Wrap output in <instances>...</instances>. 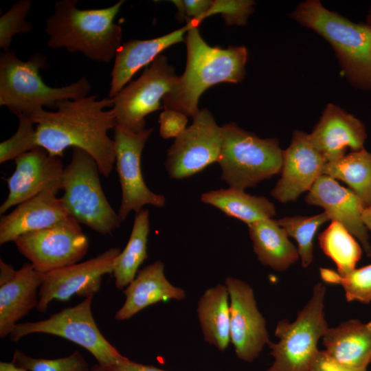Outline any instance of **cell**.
<instances>
[{
    "instance_id": "cell-27",
    "label": "cell",
    "mask_w": 371,
    "mask_h": 371,
    "mask_svg": "<svg viewBox=\"0 0 371 371\" xmlns=\"http://www.w3.org/2000/svg\"><path fill=\"white\" fill-rule=\"evenodd\" d=\"M201 201L247 225L276 214L274 205L266 197L251 195L231 187L206 192L201 194Z\"/></svg>"
},
{
    "instance_id": "cell-1",
    "label": "cell",
    "mask_w": 371,
    "mask_h": 371,
    "mask_svg": "<svg viewBox=\"0 0 371 371\" xmlns=\"http://www.w3.org/2000/svg\"><path fill=\"white\" fill-rule=\"evenodd\" d=\"M113 106V99L98 100L91 95L58 102L56 111L43 109L28 117L36 125L38 146L60 158L68 147L80 148L94 159L100 172L109 177L115 164V141L108 135L117 126Z\"/></svg>"
},
{
    "instance_id": "cell-6",
    "label": "cell",
    "mask_w": 371,
    "mask_h": 371,
    "mask_svg": "<svg viewBox=\"0 0 371 371\" xmlns=\"http://www.w3.org/2000/svg\"><path fill=\"white\" fill-rule=\"evenodd\" d=\"M222 131L217 163L221 179L229 187L244 190L280 172L283 150L278 139L260 138L233 122L222 126Z\"/></svg>"
},
{
    "instance_id": "cell-13",
    "label": "cell",
    "mask_w": 371,
    "mask_h": 371,
    "mask_svg": "<svg viewBox=\"0 0 371 371\" xmlns=\"http://www.w3.org/2000/svg\"><path fill=\"white\" fill-rule=\"evenodd\" d=\"M153 131L150 128L133 133L118 125L114 128L115 165L122 188L118 215L122 223L130 212L137 214L146 205L163 207L166 204L164 195L148 188L142 172V153Z\"/></svg>"
},
{
    "instance_id": "cell-31",
    "label": "cell",
    "mask_w": 371,
    "mask_h": 371,
    "mask_svg": "<svg viewBox=\"0 0 371 371\" xmlns=\"http://www.w3.org/2000/svg\"><path fill=\"white\" fill-rule=\"evenodd\" d=\"M329 220L325 212L311 216H286L277 220L289 237L296 240L301 264L304 268L309 267L313 260V240L317 231Z\"/></svg>"
},
{
    "instance_id": "cell-33",
    "label": "cell",
    "mask_w": 371,
    "mask_h": 371,
    "mask_svg": "<svg viewBox=\"0 0 371 371\" xmlns=\"http://www.w3.org/2000/svg\"><path fill=\"white\" fill-rule=\"evenodd\" d=\"M12 362L27 371H89L87 362L78 351L63 358L44 359L32 358L16 350Z\"/></svg>"
},
{
    "instance_id": "cell-32",
    "label": "cell",
    "mask_w": 371,
    "mask_h": 371,
    "mask_svg": "<svg viewBox=\"0 0 371 371\" xmlns=\"http://www.w3.org/2000/svg\"><path fill=\"white\" fill-rule=\"evenodd\" d=\"M319 271L324 282L342 286L347 302H371V264L344 275L326 268H321Z\"/></svg>"
},
{
    "instance_id": "cell-14",
    "label": "cell",
    "mask_w": 371,
    "mask_h": 371,
    "mask_svg": "<svg viewBox=\"0 0 371 371\" xmlns=\"http://www.w3.org/2000/svg\"><path fill=\"white\" fill-rule=\"evenodd\" d=\"M224 284L229 297L231 343L236 357L251 363L271 341L265 319L257 306L254 290L248 283L229 276Z\"/></svg>"
},
{
    "instance_id": "cell-42",
    "label": "cell",
    "mask_w": 371,
    "mask_h": 371,
    "mask_svg": "<svg viewBox=\"0 0 371 371\" xmlns=\"http://www.w3.org/2000/svg\"><path fill=\"white\" fill-rule=\"evenodd\" d=\"M0 371H27V370L16 366L12 362L11 363L1 362Z\"/></svg>"
},
{
    "instance_id": "cell-30",
    "label": "cell",
    "mask_w": 371,
    "mask_h": 371,
    "mask_svg": "<svg viewBox=\"0 0 371 371\" xmlns=\"http://www.w3.org/2000/svg\"><path fill=\"white\" fill-rule=\"evenodd\" d=\"M323 252L336 265L337 273L344 275L356 268L363 249L358 240L341 223L331 221L318 236Z\"/></svg>"
},
{
    "instance_id": "cell-39",
    "label": "cell",
    "mask_w": 371,
    "mask_h": 371,
    "mask_svg": "<svg viewBox=\"0 0 371 371\" xmlns=\"http://www.w3.org/2000/svg\"><path fill=\"white\" fill-rule=\"evenodd\" d=\"M311 371H367V369L357 370L347 367L333 360L324 350H319L313 361Z\"/></svg>"
},
{
    "instance_id": "cell-44",
    "label": "cell",
    "mask_w": 371,
    "mask_h": 371,
    "mask_svg": "<svg viewBox=\"0 0 371 371\" xmlns=\"http://www.w3.org/2000/svg\"><path fill=\"white\" fill-rule=\"evenodd\" d=\"M366 21H367V25L371 26V6L368 10V12L366 16Z\"/></svg>"
},
{
    "instance_id": "cell-12",
    "label": "cell",
    "mask_w": 371,
    "mask_h": 371,
    "mask_svg": "<svg viewBox=\"0 0 371 371\" xmlns=\"http://www.w3.org/2000/svg\"><path fill=\"white\" fill-rule=\"evenodd\" d=\"M223 139L222 126L212 113L200 109L192 124L177 138L167 152L165 166L174 179L191 177L217 162Z\"/></svg>"
},
{
    "instance_id": "cell-16",
    "label": "cell",
    "mask_w": 371,
    "mask_h": 371,
    "mask_svg": "<svg viewBox=\"0 0 371 371\" xmlns=\"http://www.w3.org/2000/svg\"><path fill=\"white\" fill-rule=\"evenodd\" d=\"M16 168L5 180L8 194L0 206L2 215L10 207L44 191L55 194L63 190L65 168L60 158L38 146L14 159Z\"/></svg>"
},
{
    "instance_id": "cell-4",
    "label": "cell",
    "mask_w": 371,
    "mask_h": 371,
    "mask_svg": "<svg viewBox=\"0 0 371 371\" xmlns=\"http://www.w3.org/2000/svg\"><path fill=\"white\" fill-rule=\"evenodd\" d=\"M326 40L351 85L371 91V27L325 8L319 0L301 2L290 14Z\"/></svg>"
},
{
    "instance_id": "cell-35",
    "label": "cell",
    "mask_w": 371,
    "mask_h": 371,
    "mask_svg": "<svg viewBox=\"0 0 371 371\" xmlns=\"http://www.w3.org/2000/svg\"><path fill=\"white\" fill-rule=\"evenodd\" d=\"M19 126L16 133L0 144V163L15 159L19 156L38 147L36 128L26 115H18Z\"/></svg>"
},
{
    "instance_id": "cell-40",
    "label": "cell",
    "mask_w": 371,
    "mask_h": 371,
    "mask_svg": "<svg viewBox=\"0 0 371 371\" xmlns=\"http://www.w3.org/2000/svg\"><path fill=\"white\" fill-rule=\"evenodd\" d=\"M106 368L110 371H167L153 366L144 365L134 362L128 358L116 365Z\"/></svg>"
},
{
    "instance_id": "cell-21",
    "label": "cell",
    "mask_w": 371,
    "mask_h": 371,
    "mask_svg": "<svg viewBox=\"0 0 371 371\" xmlns=\"http://www.w3.org/2000/svg\"><path fill=\"white\" fill-rule=\"evenodd\" d=\"M44 191L19 204L0 218V244L29 232L51 227L69 217L61 197Z\"/></svg>"
},
{
    "instance_id": "cell-8",
    "label": "cell",
    "mask_w": 371,
    "mask_h": 371,
    "mask_svg": "<svg viewBox=\"0 0 371 371\" xmlns=\"http://www.w3.org/2000/svg\"><path fill=\"white\" fill-rule=\"evenodd\" d=\"M99 172L88 153L73 148L71 161L64 170L61 198L70 216L95 232L109 235L122 221L105 196Z\"/></svg>"
},
{
    "instance_id": "cell-28",
    "label": "cell",
    "mask_w": 371,
    "mask_h": 371,
    "mask_svg": "<svg viewBox=\"0 0 371 371\" xmlns=\"http://www.w3.org/2000/svg\"><path fill=\"white\" fill-rule=\"evenodd\" d=\"M149 231V212L142 209L135 214L128 243L114 262L112 274L118 289L126 287L133 280L139 267L147 258Z\"/></svg>"
},
{
    "instance_id": "cell-11",
    "label": "cell",
    "mask_w": 371,
    "mask_h": 371,
    "mask_svg": "<svg viewBox=\"0 0 371 371\" xmlns=\"http://www.w3.org/2000/svg\"><path fill=\"white\" fill-rule=\"evenodd\" d=\"M18 251L43 274L76 264L87 253L89 242L71 216L14 240Z\"/></svg>"
},
{
    "instance_id": "cell-20",
    "label": "cell",
    "mask_w": 371,
    "mask_h": 371,
    "mask_svg": "<svg viewBox=\"0 0 371 371\" xmlns=\"http://www.w3.org/2000/svg\"><path fill=\"white\" fill-rule=\"evenodd\" d=\"M308 136L326 162H330L346 155L348 148L352 151L364 148L367 133L360 120L328 103Z\"/></svg>"
},
{
    "instance_id": "cell-26",
    "label": "cell",
    "mask_w": 371,
    "mask_h": 371,
    "mask_svg": "<svg viewBox=\"0 0 371 371\" xmlns=\"http://www.w3.org/2000/svg\"><path fill=\"white\" fill-rule=\"evenodd\" d=\"M196 313L205 341L223 352L230 341L229 297L225 284H217L200 297Z\"/></svg>"
},
{
    "instance_id": "cell-38",
    "label": "cell",
    "mask_w": 371,
    "mask_h": 371,
    "mask_svg": "<svg viewBox=\"0 0 371 371\" xmlns=\"http://www.w3.org/2000/svg\"><path fill=\"white\" fill-rule=\"evenodd\" d=\"M188 116L183 113L164 109L159 115V133L164 139L177 138L187 128Z\"/></svg>"
},
{
    "instance_id": "cell-19",
    "label": "cell",
    "mask_w": 371,
    "mask_h": 371,
    "mask_svg": "<svg viewBox=\"0 0 371 371\" xmlns=\"http://www.w3.org/2000/svg\"><path fill=\"white\" fill-rule=\"evenodd\" d=\"M305 201L322 207L330 219L343 225L358 240L366 256H371L368 229L362 219L365 206L353 191L322 175L308 191Z\"/></svg>"
},
{
    "instance_id": "cell-22",
    "label": "cell",
    "mask_w": 371,
    "mask_h": 371,
    "mask_svg": "<svg viewBox=\"0 0 371 371\" xmlns=\"http://www.w3.org/2000/svg\"><path fill=\"white\" fill-rule=\"evenodd\" d=\"M192 26L183 27L167 34L148 40H130L122 44L114 58L111 73L109 98H113L140 69L151 63L164 49L185 40Z\"/></svg>"
},
{
    "instance_id": "cell-24",
    "label": "cell",
    "mask_w": 371,
    "mask_h": 371,
    "mask_svg": "<svg viewBox=\"0 0 371 371\" xmlns=\"http://www.w3.org/2000/svg\"><path fill=\"white\" fill-rule=\"evenodd\" d=\"M322 339L325 352L339 363L357 370L371 363V321L349 319L328 327Z\"/></svg>"
},
{
    "instance_id": "cell-36",
    "label": "cell",
    "mask_w": 371,
    "mask_h": 371,
    "mask_svg": "<svg viewBox=\"0 0 371 371\" xmlns=\"http://www.w3.org/2000/svg\"><path fill=\"white\" fill-rule=\"evenodd\" d=\"M255 5L251 0H212L206 18L221 14L227 25H245L254 12Z\"/></svg>"
},
{
    "instance_id": "cell-5",
    "label": "cell",
    "mask_w": 371,
    "mask_h": 371,
    "mask_svg": "<svg viewBox=\"0 0 371 371\" xmlns=\"http://www.w3.org/2000/svg\"><path fill=\"white\" fill-rule=\"evenodd\" d=\"M49 67L47 57L33 54L27 60L17 58L14 51L0 55V105L13 113L30 116L43 106H55L60 101L89 95L91 86L86 77L62 87H52L42 80L39 71Z\"/></svg>"
},
{
    "instance_id": "cell-7",
    "label": "cell",
    "mask_w": 371,
    "mask_h": 371,
    "mask_svg": "<svg viewBox=\"0 0 371 371\" xmlns=\"http://www.w3.org/2000/svg\"><path fill=\"white\" fill-rule=\"evenodd\" d=\"M326 286L315 284L312 295L296 319L280 320L275 329L278 342L268 344L273 361L267 371H311L319 339L328 328L324 311Z\"/></svg>"
},
{
    "instance_id": "cell-15",
    "label": "cell",
    "mask_w": 371,
    "mask_h": 371,
    "mask_svg": "<svg viewBox=\"0 0 371 371\" xmlns=\"http://www.w3.org/2000/svg\"><path fill=\"white\" fill-rule=\"evenodd\" d=\"M121 251L112 247L98 256L43 275L36 310L45 313L54 300L65 302L73 295L89 297L100 288L102 276L112 273L114 262Z\"/></svg>"
},
{
    "instance_id": "cell-37",
    "label": "cell",
    "mask_w": 371,
    "mask_h": 371,
    "mask_svg": "<svg viewBox=\"0 0 371 371\" xmlns=\"http://www.w3.org/2000/svg\"><path fill=\"white\" fill-rule=\"evenodd\" d=\"M172 3L177 8V18L187 23L193 22L198 26L206 18L211 7L212 0H174Z\"/></svg>"
},
{
    "instance_id": "cell-25",
    "label": "cell",
    "mask_w": 371,
    "mask_h": 371,
    "mask_svg": "<svg viewBox=\"0 0 371 371\" xmlns=\"http://www.w3.org/2000/svg\"><path fill=\"white\" fill-rule=\"evenodd\" d=\"M248 227L254 251L263 265L284 271L299 260L297 247L277 220L263 219Z\"/></svg>"
},
{
    "instance_id": "cell-2",
    "label": "cell",
    "mask_w": 371,
    "mask_h": 371,
    "mask_svg": "<svg viewBox=\"0 0 371 371\" xmlns=\"http://www.w3.org/2000/svg\"><path fill=\"white\" fill-rule=\"evenodd\" d=\"M185 38L187 61L183 74L162 99L163 108L194 117L199 111V99L212 86L221 82L237 83L245 76L247 49L245 46L226 49L209 45L192 22Z\"/></svg>"
},
{
    "instance_id": "cell-29",
    "label": "cell",
    "mask_w": 371,
    "mask_h": 371,
    "mask_svg": "<svg viewBox=\"0 0 371 371\" xmlns=\"http://www.w3.org/2000/svg\"><path fill=\"white\" fill-rule=\"evenodd\" d=\"M324 175L346 183L365 207L371 205V153L365 148L327 162Z\"/></svg>"
},
{
    "instance_id": "cell-41",
    "label": "cell",
    "mask_w": 371,
    "mask_h": 371,
    "mask_svg": "<svg viewBox=\"0 0 371 371\" xmlns=\"http://www.w3.org/2000/svg\"><path fill=\"white\" fill-rule=\"evenodd\" d=\"M362 219L367 229L371 231V205L364 208Z\"/></svg>"
},
{
    "instance_id": "cell-43",
    "label": "cell",
    "mask_w": 371,
    "mask_h": 371,
    "mask_svg": "<svg viewBox=\"0 0 371 371\" xmlns=\"http://www.w3.org/2000/svg\"><path fill=\"white\" fill-rule=\"evenodd\" d=\"M89 371H110V370L106 367L98 364L92 367L91 370H89Z\"/></svg>"
},
{
    "instance_id": "cell-9",
    "label": "cell",
    "mask_w": 371,
    "mask_h": 371,
    "mask_svg": "<svg viewBox=\"0 0 371 371\" xmlns=\"http://www.w3.org/2000/svg\"><path fill=\"white\" fill-rule=\"evenodd\" d=\"M93 295L76 306L65 308L47 319L17 324L10 335L12 341L33 333H45L65 338L87 350L105 367L116 365L126 357L111 344L100 331L94 320L91 303Z\"/></svg>"
},
{
    "instance_id": "cell-23",
    "label": "cell",
    "mask_w": 371,
    "mask_h": 371,
    "mask_svg": "<svg viewBox=\"0 0 371 371\" xmlns=\"http://www.w3.org/2000/svg\"><path fill=\"white\" fill-rule=\"evenodd\" d=\"M123 293L125 302L115 315L118 321L129 319L155 303L170 300L180 301L186 296L183 289L173 285L166 278L164 265L160 260L139 271Z\"/></svg>"
},
{
    "instance_id": "cell-10",
    "label": "cell",
    "mask_w": 371,
    "mask_h": 371,
    "mask_svg": "<svg viewBox=\"0 0 371 371\" xmlns=\"http://www.w3.org/2000/svg\"><path fill=\"white\" fill-rule=\"evenodd\" d=\"M177 78L166 56H158L137 80L112 98L117 125L133 133L144 131L145 117L161 109V100L172 89Z\"/></svg>"
},
{
    "instance_id": "cell-17",
    "label": "cell",
    "mask_w": 371,
    "mask_h": 371,
    "mask_svg": "<svg viewBox=\"0 0 371 371\" xmlns=\"http://www.w3.org/2000/svg\"><path fill=\"white\" fill-rule=\"evenodd\" d=\"M326 163L308 134L295 130L290 145L283 150L281 177L271 191L272 196L282 203L294 201L324 175Z\"/></svg>"
},
{
    "instance_id": "cell-45",
    "label": "cell",
    "mask_w": 371,
    "mask_h": 371,
    "mask_svg": "<svg viewBox=\"0 0 371 371\" xmlns=\"http://www.w3.org/2000/svg\"><path fill=\"white\" fill-rule=\"evenodd\" d=\"M371 27V26H370Z\"/></svg>"
},
{
    "instance_id": "cell-3",
    "label": "cell",
    "mask_w": 371,
    "mask_h": 371,
    "mask_svg": "<svg viewBox=\"0 0 371 371\" xmlns=\"http://www.w3.org/2000/svg\"><path fill=\"white\" fill-rule=\"evenodd\" d=\"M78 0H60L54 14L45 19L47 45L81 53L87 58L109 63L122 45V27L114 23L124 1L100 9L80 10Z\"/></svg>"
},
{
    "instance_id": "cell-34",
    "label": "cell",
    "mask_w": 371,
    "mask_h": 371,
    "mask_svg": "<svg viewBox=\"0 0 371 371\" xmlns=\"http://www.w3.org/2000/svg\"><path fill=\"white\" fill-rule=\"evenodd\" d=\"M32 2L19 0L0 17V47L3 51L10 49L12 37L17 34H25L32 30V25L26 21Z\"/></svg>"
},
{
    "instance_id": "cell-18",
    "label": "cell",
    "mask_w": 371,
    "mask_h": 371,
    "mask_svg": "<svg viewBox=\"0 0 371 371\" xmlns=\"http://www.w3.org/2000/svg\"><path fill=\"white\" fill-rule=\"evenodd\" d=\"M43 273L31 263L19 269L0 259V337L10 335L17 322L37 307Z\"/></svg>"
}]
</instances>
